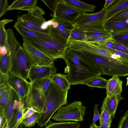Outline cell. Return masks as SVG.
I'll return each instance as SVG.
<instances>
[{"label":"cell","instance_id":"13","mask_svg":"<svg viewBox=\"0 0 128 128\" xmlns=\"http://www.w3.org/2000/svg\"><path fill=\"white\" fill-rule=\"evenodd\" d=\"M8 85L24 100L30 88L31 82L21 77L9 74Z\"/></svg>","mask_w":128,"mask_h":128},{"label":"cell","instance_id":"11","mask_svg":"<svg viewBox=\"0 0 128 128\" xmlns=\"http://www.w3.org/2000/svg\"><path fill=\"white\" fill-rule=\"evenodd\" d=\"M22 46L33 65L54 66V60L26 42L23 41Z\"/></svg>","mask_w":128,"mask_h":128},{"label":"cell","instance_id":"52","mask_svg":"<svg viewBox=\"0 0 128 128\" xmlns=\"http://www.w3.org/2000/svg\"><path fill=\"white\" fill-rule=\"evenodd\" d=\"M24 125V124L22 123L18 126L17 128H22Z\"/></svg>","mask_w":128,"mask_h":128},{"label":"cell","instance_id":"9","mask_svg":"<svg viewBox=\"0 0 128 128\" xmlns=\"http://www.w3.org/2000/svg\"><path fill=\"white\" fill-rule=\"evenodd\" d=\"M28 92L24 99L26 107H33L41 112L45 102L46 95L34 82H31Z\"/></svg>","mask_w":128,"mask_h":128},{"label":"cell","instance_id":"17","mask_svg":"<svg viewBox=\"0 0 128 128\" xmlns=\"http://www.w3.org/2000/svg\"><path fill=\"white\" fill-rule=\"evenodd\" d=\"M104 26L106 29L110 33L112 38L128 34V20L125 21L106 22Z\"/></svg>","mask_w":128,"mask_h":128},{"label":"cell","instance_id":"36","mask_svg":"<svg viewBox=\"0 0 128 128\" xmlns=\"http://www.w3.org/2000/svg\"><path fill=\"white\" fill-rule=\"evenodd\" d=\"M40 112H36L29 117L24 119L22 123L26 127L34 126L37 123Z\"/></svg>","mask_w":128,"mask_h":128},{"label":"cell","instance_id":"33","mask_svg":"<svg viewBox=\"0 0 128 128\" xmlns=\"http://www.w3.org/2000/svg\"><path fill=\"white\" fill-rule=\"evenodd\" d=\"M11 87L7 86L2 94L0 96V114L3 115L4 108L7 102Z\"/></svg>","mask_w":128,"mask_h":128},{"label":"cell","instance_id":"2","mask_svg":"<svg viewBox=\"0 0 128 128\" xmlns=\"http://www.w3.org/2000/svg\"><path fill=\"white\" fill-rule=\"evenodd\" d=\"M68 92L51 82L46 95L42 110L37 120V123L40 128L46 126L54 114L68 103Z\"/></svg>","mask_w":128,"mask_h":128},{"label":"cell","instance_id":"18","mask_svg":"<svg viewBox=\"0 0 128 128\" xmlns=\"http://www.w3.org/2000/svg\"><path fill=\"white\" fill-rule=\"evenodd\" d=\"M124 98L121 95L106 96L103 100L100 110L105 109L109 113L112 118L115 114L119 102Z\"/></svg>","mask_w":128,"mask_h":128},{"label":"cell","instance_id":"23","mask_svg":"<svg viewBox=\"0 0 128 128\" xmlns=\"http://www.w3.org/2000/svg\"><path fill=\"white\" fill-rule=\"evenodd\" d=\"M6 31V38L5 46L7 48V53L13 56L17 49L20 44L15 38L13 30L8 29Z\"/></svg>","mask_w":128,"mask_h":128},{"label":"cell","instance_id":"45","mask_svg":"<svg viewBox=\"0 0 128 128\" xmlns=\"http://www.w3.org/2000/svg\"><path fill=\"white\" fill-rule=\"evenodd\" d=\"M114 50L128 54V48L122 44L116 42L114 39Z\"/></svg>","mask_w":128,"mask_h":128},{"label":"cell","instance_id":"22","mask_svg":"<svg viewBox=\"0 0 128 128\" xmlns=\"http://www.w3.org/2000/svg\"><path fill=\"white\" fill-rule=\"evenodd\" d=\"M128 7V0H116L107 9L104 17L106 20Z\"/></svg>","mask_w":128,"mask_h":128},{"label":"cell","instance_id":"28","mask_svg":"<svg viewBox=\"0 0 128 128\" xmlns=\"http://www.w3.org/2000/svg\"><path fill=\"white\" fill-rule=\"evenodd\" d=\"M44 128H79L80 124L76 122H53L50 120Z\"/></svg>","mask_w":128,"mask_h":128},{"label":"cell","instance_id":"44","mask_svg":"<svg viewBox=\"0 0 128 128\" xmlns=\"http://www.w3.org/2000/svg\"><path fill=\"white\" fill-rule=\"evenodd\" d=\"M58 0H41L42 2L52 12H54Z\"/></svg>","mask_w":128,"mask_h":128},{"label":"cell","instance_id":"34","mask_svg":"<svg viewBox=\"0 0 128 128\" xmlns=\"http://www.w3.org/2000/svg\"><path fill=\"white\" fill-rule=\"evenodd\" d=\"M50 77L34 82L36 85L46 95L52 82Z\"/></svg>","mask_w":128,"mask_h":128},{"label":"cell","instance_id":"38","mask_svg":"<svg viewBox=\"0 0 128 128\" xmlns=\"http://www.w3.org/2000/svg\"><path fill=\"white\" fill-rule=\"evenodd\" d=\"M104 49L116 55L122 62L124 64L128 65V54L112 49Z\"/></svg>","mask_w":128,"mask_h":128},{"label":"cell","instance_id":"21","mask_svg":"<svg viewBox=\"0 0 128 128\" xmlns=\"http://www.w3.org/2000/svg\"><path fill=\"white\" fill-rule=\"evenodd\" d=\"M37 0H16L9 6L7 10H18L29 12L37 6Z\"/></svg>","mask_w":128,"mask_h":128},{"label":"cell","instance_id":"48","mask_svg":"<svg viewBox=\"0 0 128 128\" xmlns=\"http://www.w3.org/2000/svg\"><path fill=\"white\" fill-rule=\"evenodd\" d=\"M8 75L3 74L0 72V86L4 85L6 86H8Z\"/></svg>","mask_w":128,"mask_h":128},{"label":"cell","instance_id":"50","mask_svg":"<svg viewBox=\"0 0 128 128\" xmlns=\"http://www.w3.org/2000/svg\"><path fill=\"white\" fill-rule=\"evenodd\" d=\"M0 57H1L7 54L8 51L5 46H0Z\"/></svg>","mask_w":128,"mask_h":128},{"label":"cell","instance_id":"16","mask_svg":"<svg viewBox=\"0 0 128 128\" xmlns=\"http://www.w3.org/2000/svg\"><path fill=\"white\" fill-rule=\"evenodd\" d=\"M19 96L16 92L11 88L8 102L3 113L7 122L8 128H13V116L14 113L13 108L14 102V100Z\"/></svg>","mask_w":128,"mask_h":128},{"label":"cell","instance_id":"29","mask_svg":"<svg viewBox=\"0 0 128 128\" xmlns=\"http://www.w3.org/2000/svg\"><path fill=\"white\" fill-rule=\"evenodd\" d=\"M100 110L101 113L99 118L100 126H97L98 128H110L113 118L106 110Z\"/></svg>","mask_w":128,"mask_h":128},{"label":"cell","instance_id":"37","mask_svg":"<svg viewBox=\"0 0 128 128\" xmlns=\"http://www.w3.org/2000/svg\"><path fill=\"white\" fill-rule=\"evenodd\" d=\"M86 32V39L100 37L111 36L110 33L106 30H98Z\"/></svg>","mask_w":128,"mask_h":128},{"label":"cell","instance_id":"49","mask_svg":"<svg viewBox=\"0 0 128 128\" xmlns=\"http://www.w3.org/2000/svg\"><path fill=\"white\" fill-rule=\"evenodd\" d=\"M116 0H106L104 6L102 9L106 10Z\"/></svg>","mask_w":128,"mask_h":128},{"label":"cell","instance_id":"26","mask_svg":"<svg viewBox=\"0 0 128 128\" xmlns=\"http://www.w3.org/2000/svg\"><path fill=\"white\" fill-rule=\"evenodd\" d=\"M13 57L8 53L0 57V72L3 74L8 75Z\"/></svg>","mask_w":128,"mask_h":128},{"label":"cell","instance_id":"35","mask_svg":"<svg viewBox=\"0 0 128 128\" xmlns=\"http://www.w3.org/2000/svg\"><path fill=\"white\" fill-rule=\"evenodd\" d=\"M127 20H128V7L111 17L106 20V22L125 21Z\"/></svg>","mask_w":128,"mask_h":128},{"label":"cell","instance_id":"41","mask_svg":"<svg viewBox=\"0 0 128 128\" xmlns=\"http://www.w3.org/2000/svg\"><path fill=\"white\" fill-rule=\"evenodd\" d=\"M29 12L36 17L40 18L44 17L43 15L45 14V12L43 9L37 6Z\"/></svg>","mask_w":128,"mask_h":128},{"label":"cell","instance_id":"42","mask_svg":"<svg viewBox=\"0 0 128 128\" xmlns=\"http://www.w3.org/2000/svg\"><path fill=\"white\" fill-rule=\"evenodd\" d=\"M112 38L111 36H107L94 38L87 39L85 42H90L96 43H101L103 42Z\"/></svg>","mask_w":128,"mask_h":128},{"label":"cell","instance_id":"43","mask_svg":"<svg viewBox=\"0 0 128 128\" xmlns=\"http://www.w3.org/2000/svg\"><path fill=\"white\" fill-rule=\"evenodd\" d=\"M9 6L7 0H0V18L5 14Z\"/></svg>","mask_w":128,"mask_h":128},{"label":"cell","instance_id":"14","mask_svg":"<svg viewBox=\"0 0 128 128\" xmlns=\"http://www.w3.org/2000/svg\"><path fill=\"white\" fill-rule=\"evenodd\" d=\"M56 68L52 66H36L33 65L29 74L30 82H34L42 78L50 76L56 73Z\"/></svg>","mask_w":128,"mask_h":128},{"label":"cell","instance_id":"4","mask_svg":"<svg viewBox=\"0 0 128 128\" xmlns=\"http://www.w3.org/2000/svg\"><path fill=\"white\" fill-rule=\"evenodd\" d=\"M82 52L98 66L103 74L119 77L128 76V65L111 61L103 57L89 52L82 51Z\"/></svg>","mask_w":128,"mask_h":128},{"label":"cell","instance_id":"40","mask_svg":"<svg viewBox=\"0 0 128 128\" xmlns=\"http://www.w3.org/2000/svg\"><path fill=\"white\" fill-rule=\"evenodd\" d=\"M118 128H128V110L121 117Z\"/></svg>","mask_w":128,"mask_h":128},{"label":"cell","instance_id":"19","mask_svg":"<svg viewBox=\"0 0 128 128\" xmlns=\"http://www.w3.org/2000/svg\"><path fill=\"white\" fill-rule=\"evenodd\" d=\"M13 26L22 36L34 38H48L50 36L49 34L28 28L18 24L16 21Z\"/></svg>","mask_w":128,"mask_h":128},{"label":"cell","instance_id":"32","mask_svg":"<svg viewBox=\"0 0 128 128\" xmlns=\"http://www.w3.org/2000/svg\"><path fill=\"white\" fill-rule=\"evenodd\" d=\"M12 19H4L0 21V46H6V31L4 28L6 24L12 22Z\"/></svg>","mask_w":128,"mask_h":128},{"label":"cell","instance_id":"12","mask_svg":"<svg viewBox=\"0 0 128 128\" xmlns=\"http://www.w3.org/2000/svg\"><path fill=\"white\" fill-rule=\"evenodd\" d=\"M46 21L44 17L42 18L37 17L28 12L18 16L16 22L28 28L49 34V29L45 30L41 28L42 24Z\"/></svg>","mask_w":128,"mask_h":128},{"label":"cell","instance_id":"6","mask_svg":"<svg viewBox=\"0 0 128 128\" xmlns=\"http://www.w3.org/2000/svg\"><path fill=\"white\" fill-rule=\"evenodd\" d=\"M33 65L23 47L20 45L12 58L9 74L20 76L27 80Z\"/></svg>","mask_w":128,"mask_h":128},{"label":"cell","instance_id":"39","mask_svg":"<svg viewBox=\"0 0 128 128\" xmlns=\"http://www.w3.org/2000/svg\"><path fill=\"white\" fill-rule=\"evenodd\" d=\"M113 38L116 42L128 48V34H121Z\"/></svg>","mask_w":128,"mask_h":128},{"label":"cell","instance_id":"25","mask_svg":"<svg viewBox=\"0 0 128 128\" xmlns=\"http://www.w3.org/2000/svg\"><path fill=\"white\" fill-rule=\"evenodd\" d=\"M50 78L58 87L63 90L68 91L71 85L67 79L66 74L55 73L52 75Z\"/></svg>","mask_w":128,"mask_h":128},{"label":"cell","instance_id":"8","mask_svg":"<svg viewBox=\"0 0 128 128\" xmlns=\"http://www.w3.org/2000/svg\"><path fill=\"white\" fill-rule=\"evenodd\" d=\"M68 46L72 49L87 52L103 57L110 61L116 60L115 55L109 51L99 46L95 43L69 40Z\"/></svg>","mask_w":128,"mask_h":128},{"label":"cell","instance_id":"47","mask_svg":"<svg viewBox=\"0 0 128 128\" xmlns=\"http://www.w3.org/2000/svg\"><path fill=\"white\" fill-rule=\"evenodd\" d=\"M99 105L96 104H95L94 107V115L93 118L92 126L96 124V123L98 120L99 119L100 115V114L98 110V107Z\"/></svg>","mask_w":128,"mask_h":128},{"label":"cell","instance_id":"15","mask_svg":"<svg viewBox=\"0 0 128 128\" xmlns=\"http://www.w3.org/2000/svg\"><path fill=\"white\" fill-rule=\"evenodd\" d=\"M107 10L102 9L95 13L88 14L82 12L74 24L75 26L88 24L106 20L104 17Z\"/></svg>","mask_w":128,"mask_h":128},{"label":"cell","instance_id":"10","mask_svg":"<svg viewBox=\"0 0 128 128\" xmlns=\"http://www.w3.org/2000/svg\"><path fill=\"white\" fill-rule=\"evenodd\" d=\"M81 13L67 4L64 0H59L54 12L53 18L74 24Z\"/></svg>","mask_w":128,"mask_h":128},{"label":"cell","instance_id":"24","mask_svg":"<svg viewBox=\"0 0 128 128\" xmlns=\"http://www.w3.org/2000/svg\"><path fill=\"white\" fill-rule=\"evenodd\" d=\"M64 0L67 4L81 12H93L96 8L95 5L78 0Z\"/></svg>","mask_w":128,"mask_h":128},{"label":"cell","instance_id":"51","mask_svg":"<svg viewBox=\"0 0 128 128\" xmlns=\"http://www.w3.org/2000/svg\"><path fill=\"white\" fill-rule=\"evenodd\" d=\"M89 128H98L97 127V126L96 124L94 126H92V124H91Z\"/></svg>","mask_w":128,"mask_h":128},{"label":"cell","instance_id":"20","mask_svg":"<svg viewBox=\"0 0 128 128\" xmlns=\"http://www.w3.org/2000/svg\"><path fill=\"white\" fill-rule=\"evenodd\" d=\"M122 81L119 77L114 76L108 80L106 89V96L121 95L122 92Z\"/></svg>","mask_w":128,"mask_h":128},{"label":"cell","instance_id":"1","mask_svg":"<svg viewBox=\"0 0 128 128\" xmlns=\"http://www.w3.org/2000/svg\"><path fill=\"white\" fill-rule=\"evenodd\" d=\"M66 65L64 72L71 85L84 84L85 83L103 74L98 66L84 55L82 50L70 48L64 59Z\"/></svg>","mask_w":128,"mask_h":128},{"label":"cell","instance_id":"7","mask_svg":"<svg viewBox=\"0 0 128 128\" xmlns=\"http://www.w3.org/2000/svg\"><path fill=\"white\" fill-rule=\"evenodd\" d=\"M54 18L58 25L55 28L48 26L49 34L62 44L68 46L71 32L76 27L74 24Z\"/></svg>","mask_w":128,"mask_h":128},{"label":"cell","instance_id":"3","mask_svg":"<svg viewBox=\"0 0 128 128\" xmlns=\"http://www.w3.org/2000/svg\"><path fill=\"white\" fill-rule=\"evenodd\" d=\"M22 38L23 41L30 44L54 60L58 58L64 59L69 48L68 46L61 44L50 36L48 38H34L22 36Z\"/></svg>","mask_w":128,"mask_h":128},{"label":"cell","instance_id":"27","mask_svg":"<svg viewBox=\"0 0 128 128\" xmlns=\"http://www.w3.org/2000/svg\"><path fill=\"white\" fill-rule=\"evenodd\" d=\"M106 22V20H104L90 24L75 26L78 28L86 32L104 30H106L104 26V24Z\"/></svg>","mask_w":128,"mask_h":128},{"label":"cell","instance_id":"46","mask_svg":"<svg viewBox=\"0 0 128 128\" xmlns=\"http://www.w3.org/2000/svg\"><path fill=\"white\" fill-rule=\"evenodd\" d=\"M26 110L23 115V118L24 120L30 116L34 113L39 112L36 108L33 107H27Z\"/></svg>","mask_w":128,"mask_h":128},{"label":"cell","instance_id":"30","mask_svg":"<svg viewBox=\"0 0 128 128\" xmlns=\"http://www.w3.org/2000/svg\"><path fill=\"white\" fill-rule=\"evenodd\" d=\"M108 80L101 76L95 78L86 82L84 84L92 87L106 88Z\"/></svg>","mask_w":128,"mask_h":128},{"label":"cell","instance_id":"53","mask_svg":"<svg viewBox=\"0 0 128 128\" xmlns=\"http://www.w3.org/2000/svg\"><path fill=\"white\" fill-rule=\"evenodd\" d=\"M7 128H8V126L7 127Z\"/></svg>","mask_w":128,"mask_h":128},{"label":"cell","instance_id":"5","mask_svg":"<svg viewBox=\"0 0 128 128\" xmlns=\"http://www.w3.org/2000/svg\"><path fill=\"white\" fill-rule=\"evenodd\" d=\"M86 107L80 101H74L62 107L52 117L54 120L60 122L83 120Z\"/></svg>","mask_w":128,"mask_h":128},{"label":"cell","instance_id":"31","mask_svg":"<svg viewBox=\"0 0 128 128\" xmlns=\"http://www.w3.org/2000/svg\"><path fill=\"white\" fill-rule=\"evenodd\" d=\"M86 32L76 27L72 31L69 40L85 42L86 40Z\"/></svg>","mask_w":128,"mask_h":128}]
</instances>
